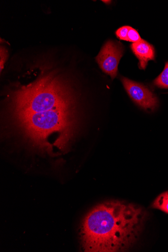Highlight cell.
Instances as JSON below:
<instances>
[{"instance_id": "8992f818", "label": "cell", "mask_w": 168, "mask_h": 252, "mask_svg": "<svg viewBox=\"0 0 168 252\" xmlns=\"http://www.w3.org/2000/svg\"><path fill=\"white\" fill-rule=\"evenodd\" d=\"M152 207L168 214V191L160 194L154 202Z\"/></svg>"}, {"instance_id": "5b68a950", "label": "cell", "mask_w": 168, "mask_h": 252, "mask_svg": "<svg viewBox=\"0 0 168 252\" xmlns=\"http://www.w3.org/2000/svg\"><path fill=\"white\" fill-rule=\"evenodd\" d=\"M131 49L139 60L138 66L141 70H145L149 61L155 60V49L152 45L145 40L142 39L140 41L133 43Z\"/></svg>"}, {"instance_id": "8fae6325", "label": "cell", "mask_w": 168, "mask_h": 252, "mask_svg": "<svg viewBox=\"0 0 168 252\" xmlns=\"http://www.w3.org/2000/svg\"><path fill=\"white\" fill-rule=\"evenodd\" d=\"M103 1L104 3H107V4H108V3H110V2H111V1Z\"/></svg>"}, {"instance_id": "52a82bcc", "label": "cell", "mask_w": 168, "mask_h": 252, "mask_svg": "<svg viewBox=\"0 0 168 252\" xmlns=\"http://www.w3.org/2000/svg\"><path fill=\"white\" fill-rule=\"evenodd\" d=\"M154 84L161 88H168V62H167L162 73L154 81Z\"/></svg>"}, {"instance_id": "9c48e42d", "label": "cell", "mask_w": 168, "mask_h": 252, "mask_svg": "<svg viewBox=\"0 0 168 252\" xmlns=\"http://www.w3.org/2000/svg\"><path fill=\"white\" fill-rule=\"evenodd\" d=\"M130 27L125 26L119 28L116 32V35L118 38L121 40L128 41V35Z\"/></svg>"}, {"instance_id": "ba28073f", "label": "cell", "mask_w": 168, "mask_h": 252, "mask_svg": "<svg viewBox=\"0 0 168 252\" xmlns=\"http://www.w3.org/2000/svg\"><path fill=\"white\" fill-rule=\"evenodd\" d=\"M141 39L138 32L130 27L128 35V41L135 43L140 41Z\"/></svg>"}, {"instance_id": "277c9868", "label": "cell", "mask_w": 168, "mask_h": 252, "mask_svg": "<svg viewBox=\"0 0 168 252\" xmlns=\"http://www.w3.org/2000/svg\"><path fill=\"white\" fill-rule=\"evenodd\" d=\"M121 80L128 94L138 106L151 110L158 107L157 97L147 87L126 77H122Z\"/></svg>"}, {"instance_id": "7a4b0ae2", "label": "cell", "mask_w": 168, "mask_h": 252, "mask_svg": "<svg viewBox=\"0 0 168 252\" xmlns=\"http://www.w3.org/2000/svg\"><path fill=\"white\" fill-rule=\"evenodd\" d=\"M9 98L8 113L76 104L68 85L52 73L42 75L27 86L13 90Z\"/></svg>"}, {"instance_id": "30bf717a", "label": "cell", "mask_w": 168, "mask_h": 252, "mask_svg": "<svg viewBox=\"0 0 168 252\" xmlns=\"http://www.w3.org/2000/svg\"><path fill=\"white\" fill-rule=\"evenodd\" d=\"M8 57V51L6 49L1 46V49H0V71H2L4 64L7 60Z\"/></svg>"}, {"instance_id": "6da1fadb", "label": "cell", "mask_w": 168, "mask_h": 252, "mask_svg": "<svg viewBox=\"0 0 168 252\" xmlns=\"http://www.w3.org/2000/svg\"><path fill=\"white\" fill-rule=\"evenodd\" d=\"M146 218L133 204L111 201L101 204L85 217L80 228L82 249L88 252L128 250L136 242Z\"/></svg>"}, {"instance_id": "3957f363", "label": "cell", "mask_w": 168, "mask_h": 252, "mask_svg": "<svg viewBox=\"0 0 168 252\" xmlns=\"http://www.w3.org/2000/svg\"><path fill=\"white\" fill-rule=\"evenodd\" d=\"M124 53V48L121 42L108 40L96 58L101 69L109 75L112 80L117 76L118 65Z\"/></svg>"}]
</instances>
